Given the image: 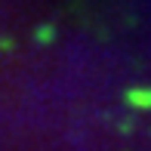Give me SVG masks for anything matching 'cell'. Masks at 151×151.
<instances>
[{
  "label": "cell",
  "mask_w": 151,
  "mask_h": 151,
  "mask_svg": "<svg viewBox=\"0 0 151 151\" xmlns=\"http://www.w3.org/2000/svg\"><path fill=\"white\" fill-rule=\"evenodd\" d=\"M129 102H136L142 108H151V93H129Z\"/></svg>",
  "instance_id": "1"
}]
</instances>
